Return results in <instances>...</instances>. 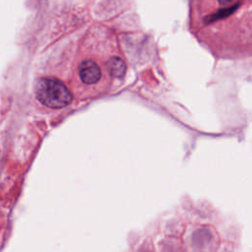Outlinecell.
Returning a JSON list of instances; mask_svg holds the SVG:
<instances>
[{
    "label": "cell",
    "mask_w": 252,
    "mask_h": 252,
    "mask_svg": "<svg viewBox=\"0 0 252 252\" xmlns=\"http://www.w3.org/2000/svg\"><path fill=\"white\" fill-rule=\"evenodd\" d=\"M35 95L40 103L54 109L69 105L73 98L68 88L60 80L52 77L41 78L37 81Z\"/></svg>",
    "instance_id": "6da1fadb"
},
{
    "label": "cell",
    "mask_w": 252,
    "mask_h": 252,
    "mask_svg": "<svg viewBox=\"0 0 252 252\" xmlns=\"http://www.w3.org/2000/svg\"><path fill=\"white\" fill-rule=\"evenodd\" d=\"M78 76L84 85L93 86L101 79V69L95 61L84 60L79 64Z\"/></svg>",
    "instance_id": "7a4b0ae2"
},
{
    "label": "cell",
    "mask_w": 252,
    "mask_h": 252,
    "mask_svg": "<svg viewBox=\"0 0 252 252\" xmlns=\"http://www.w3.org/2000/svg\"><path fill=\"white\" fill-rule=\"evenodd\" d=\"M106 69L111 76L116 78H122L126 72V65L121 58L112 57L106 63Z\"/></svg>",
    "instance_id": "3957f363"
},
{
    "label": "cell",
    "mask_w": 252,
    "mask_h": 252,
    "mask_svg": "<svg viewBox=\"0 0 252 252\" xmlns=\"http://www.w3.org/2000/svg\"><path fill=\"white\" fill-rule=\"evenodd\" d=\"M231 0H219V2L220 3V4H227V3H229Z\"/></svg>",
    "instance_id": "277c9868"
}]
</instances>
